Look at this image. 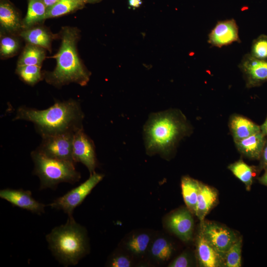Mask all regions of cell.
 Masks as SVG:
<instances>
[{
    "mask_svg": "<svg viewBox=\"0 0 267 267\" xmlns=\"http://www.w3.org/2000/svg\"><path fill=\"white\" fill-rule=\"evenodd\" d=\"M84 113L79 102L74 99L57 101L49 108L39 110L26 106L19 107L13 120L33 123L41 137L75 133L83 128Z\"/></svg>",
    "mask_w": 267,
    "mask_h": 267,
    "instance_id": "1",
    "label": "cell"
},
{
    "mask_svg": "<svg viewBox=\"0 0 267 267\" xmlns=\"http://www.w3.org/2000/svg\"><path fill=\"white\" fill-rule=\"evenodd\" d=\"M191 130L186 117L178 110L170 109L150 114L143 128L147 153L169 156Z\"/></svg>",
    "mask_w": 267,
    "mask_h": 267,
    "instance_id": "2",
    "label": "cell"
},
{
    "mask_svg": "<svg viewBox=\"0 0 267 267\" xmlns=\"http://www.w3.org/2000/svg\"><path fill=\"white\" fill-rule=\"evenodd\" d=\"M79 36L76 28H62L61 45L54 56L56 60V67L45 77L49 84L59 87L71 83L84 86L89 82L90 73L81 62L77 50Z\"/></svg>",
    "mask_w": 267,
    "mask_h": 267,
    "instance_id": "3",
    "label": "cell"
},
{
    "mask_svg": "<svg viewBox=\"0 0 267 267\" xmlns=\"http://www.w3.org/2000/svg\"><path fill=\"white\" fill-rule=\"evenodd\" d=\"M45 238L53 255L65 267L76 265L88 252L86 229L73 217L52 229Z\"/></svg>",
    "mask_w": 267,
    "mask_h": 267,
    "instance_id": "4",
    "label": "cell"
},
{
    "mask_svg": "<svg viewBox=\"0 0 267 267\" xmlns=\"http://www.w3.org/2000/svg\"><path fill=\"white\" fill-rule=\"evenodd\" d=\"M34 168L33 174L40 180L41 190L55 189L61 182L74 184L81 178L75 163L47 157L35 149L31 153Z\"/></svg>",
    "mask_w": 267,
    "mask_h": 267,
    "instance_id": "5",
    "label": "cell"
},
{
    "mask_svg": "<svg viewBox=\"0 0 267 267\" xmlns=\"http://www.w3.org/2000/svg\"><path fill=\"white\" fill-rule=\"evenodd\" d=\"M104 176L94 172L89 178L77 187L63 196L55 199L49 206L62 210L69 218H73V211L80 205L93 188L103 179Z\"/></svg>",
    "mask_w": 267,
    "mask_h": 267,
    "instance_id": "6",
    "label": "cell"
},
{
    "mask_svg": "<svg viewBox=\"0 0 267 267\" xmlns=\"http://www.w3.org/2000/svg\"><path fill=\"white\" fill-rule=\"evenodd\" d=\"M75 133L69 132L42 137V141L36 150L47 157L74 163L72 157V147Z\"/></svg>",
    "mask_w": 267,
    "mask_h": 267,
    "instance_id": "7",
    "label": "cell"
},
{
    "mask_svg": "<svg viewBox=\"0 0 267 267\" xmlns=\"http://www.w3.org/2000/svg\"><path fill=\"white\" fill-rule=\"evenodd\" d=\"M200 231L206 240L223 257L238 239L230 229L208 221L201 223Z\"/></svg>",
    "mask_w": 267,
    "mask_h": 267,
    "instance_id": "8",
    "label": "cell"
},
{
    "mask_svg": "<svg viewBox=\"0 0 267 267\" xmlns=\"http://www.w3.org/2000/svg\"><path fill=\"white\" fill-rule=\"evenodd\" d=\"M95 146L92 139L84 132L83 127L74 134L72 157L75 163L80 162L89 170L90 174L95 172L97 166Z\"/></svg>",
    "mask_w": 267,
    "mask_h": 267,
    "instance_id": "9",
    "label": "cell"
},
{
    "mask_svg": "<svg viewBox=\"0 0 267 267\" xmlns=\"http://www.w3.org/2000/svg\"><path fill=\"white\" fill-rule=\"evenodd\" d=\"M239 67L248 88L260 86L267 81V59H259L248 53L242 58Z\"/></svg>",
    "mask_w": 267,
    "mask_h": 267,
    "instance_id": "10",
    "label": "cell"
},
{
    "mask_svg": "<svg viewBox=\"0 0 267 267\" xmlns=\"http://www.w3.org/2000/svg\"><path fill=\"white\" fill-rule=\"evenodd\" d=\"M0 197L13 206L40 215L44 213L45 205L34 198L31 191L23 189L5 188L0 190Z\"/></svg>",
    "mask_w": 267,
    "mask_h": 267,
    "instance_id": "11",
    "label": "cell"
},
{
    "mask_svg": "<svg viewBox=\"0 0 267 267\" xmlns=\"http://www.w3.org/2000/svg\"><path fill=\"white\" fill-rule=\"evenodd\" d=\"M208 43L212 46L222 47L234 42H240L238 27L233 19L220 21L208 36Z\"/></svg>",
    "mask_w": 267,
    "mask_h": 267,
    "instance_id": "12",
    "label": "cell"
},
{
    "mask_svg": "<svg viewBox=\"0 0 267 267\" xmlns=\"http://www.w3.org/2000/svg\"><path fill=\"white\" fill-rule=\"evenodd\" d=\"M168 228L184 242H188L192 237L194 221L192 213L185 209L174 212L168 218Z\"/></svg>",
    "mask_w": 267,
    "mask_h": 267,
    "instance_id": "13",
    "label": "cell"
},
{
    "mask_svg": "<svg viewBox=\"0 0 267 267\" xmlns=\"http://www.w3.org/2000/svg\"><path fill=\"white\" fill-rule=\"evenodd\" d=\"M196 253L200 267H224V257L206 240L200 231L196 241Z\"/></svg>",
    "mask_w": 267,
    "mask_h": 267,
    "instance_id": "14",
    "label": "cell"
},
{
    "mask_svg": "<svg viewBox=\"0 0 267 267\" xmlns=\"http://www.w3.org/2000/svg\"><path fill=\"white\" fill-rule=\"evenodd\" d=\"M266 142V136L261 132L235 142L238 151L253 159L260 158Z\"/></svg>",
    "mask_w": 267,
    "mask_h": 267,
    "instance_id": "15",
    "label": "cell"
},
{
    "mask_svg": "<svg viewBox=\"0 0 267 267\" xmlns=\"http://www.w3.org/2000/svg\"><path fill=\"white\" fill-rule=\"evenodd\" d=\"M229 127L234 142L261 132L260 126L239 115H233L230 117Z\"/></svg>",
    "mask_w": 267,
    "mask_h": 267,
    "instance_id": "16",
    "label": "cell"
},
{
    "mask_svg": "<svg viewBox=\"0 0 267 267\" xmlns=\"http://www.w3.org/2000/svg\"><path fill=\"white\" fill-rule=\"evenodd\" d=\"M218 198L217 191L213 188L201 182L198 196L195 215L201 223L214 205Z\"/></svg>",
    "mask_w": 267,
    "mask_h": 267,
    "instance_id": "17",
    "label": "cell"
},
{
    "mask_svg": "<svg viewBox=\"0 0 267 267\" xmlns=\"http://www.w3.org/2000/svg\"><path fill=\"white\" fill-rule=\"evenodd\" d=\"M0 23L1 26L9 32L17 31L21 26L17 11L13 6L6 0L0 1Z\"/></svg>",
    "mask_w": 267,
    "mask_h": 267,
    "instance_id": "18",
    "label": "cell"
},
{
    "mask_svg": "<svg viewBox=\"0 0 267 267\" xmlns=\"http://www.w3.org/2000/svg\"><path fill=\"white\" fill-rule=\"evenodd\" d=\"M201 182L189 177H183L181 180L182 194L188 210L195 214L196 204Z\"/></svg>",
    "mask_w": 267,
    "mask_h": 267,
    "instance_id": "19",
    "label": "cell"
},
{
    "mask_svg": "<svg viewBox=\"0 0 267 267\" xmlns=\"http://www.w3.org/2000/svg\"><path fill=\"white\" fill-rule=\"evenodd\" d=\"M47 7L43 0H28L27 12L22 22L25 28H29L34 25L46 19Z\"/></svg>",
    "mask_w": 267,
    "mask_h": 267,
    "instance_id": "20",
    "label": "cell"
},
{
    "mask_svg": "<svg viewBox=\"0 0 267 267\" xmlns=\"http://www.w3.org/2000/svg\"><path fill=\"white\" fill-rule=\"evenodd\" d=\"M20 36L28 43L50 50L51 37L42 27L28 28L21 32Z\"/></svg>",
    "mask_w": 267,
    "mask_h": 267,
    "instance_id": "21",
    "label": "cell"
},
{
    "mask_svg": "<svg viewBox=\"0 0 267 267\" xmlns=\"http://www.w3.org/2000/svg\"><path fill=\"white\" fill-rule=\"evenodd\" d=\"M45 57L44 48L28 44L24 48L17 63V66L37 65L41 66Z\"/></svg>",
    "mask_w": 267,
    "mask_h": 267,
    "instance_id": "22",
    "label": "cell"
},
{
    "mask_svg": "<svg viewBox=\"0 0 267 267\" xmlns=\"http://www.w3.org/2000/svg\"><path fill=\"white\" fill-rule=\"evenodd\" d=\"M85 4L83 0H61L47 8L46 19L59 17L81 9Z\"/></svg>",
    "mask_w": 267,
    "mask_h": 267,
    "instance_id": "23",
    "label": "cell"
},
{
    "mask_svg": "<svg viewBox=\"0 0 267 267\" xmlns=\"http://www.w3.org/2000/svg\"><path fill=\"white\" fill-rule=\"evenodd\" d=\"M232 174L246 186L247 190L251 188L255 176V169L253 167L239 160L228 166Z\"/></svg>",
    "mask_w": 267,
    "mask_h": 267,
    "instance_id": "24",
    "label": "cell"
},
{
    "mask_svg": "<svg viewBox=\"0 0 267 267\" xmlns=\"http://www.w3.org/2000/svg\"><path fill=\"white\" fill-rule=\"evenodd\" d=\"M173 248L172 244L166 238L159 237L156 239L151 247V254L157 261L165 262L172 256Z\"/></svg>",
    "mask_w": 267,
    "mask_h": 267,
    "instance_id": "25",
    "label": "cell"
},
{
    "mask_svg": "<svg viewBox=\"0 0 267 267\" xmlns=\"http://www.w3.org/2000/svg\"><path fill=\"white\" fill-rule=\"evenodd\" d=\"M41 67L37 65L17 66L16 73L24 82L33 86L42 79Z\"/></svg>",
    "mask_w": 267,
    "mask_h": 267,
    "instance_id": "26",
    "label": "cell"
},
{
    "mask_svg": "<svg viewBox=\"0 0 267 267\" xmlns=\"http://www.w3.org/2000/svg\"><path fill=\"white\" fill-rule=\"evenodd\" d=\"M150 241L148 234L142 233L133 236L127 243V249L136 255L143 254L147 250Z\"/></svg>",
    "mask_w": 267,
    "mask_h": 267,
    "instance_id": "27",
    "label": "cell"
},
{
    "mask_svg": "<svg viewBox=\"0 0 267 267\" xmlns=\"http://www.w3.org/2000/svg\"><path fill=\"white\" fill-rule=\"evenodd\" d=\"M242 239L239 238L224 255V266L240 267L241 266Z\"/></svg>",
    "mask_w": 267,
    "mask_h": 267,
    "instance_id": "28",
    "label": "cell"
},
{
    "mask_svg": "<svg viewBox=\"0 0 267 267\" xmlns=\"http://www.w3.org/2000/svg\"><path fill=\"white\" fill-rule=\"evenodd\" d=\"M250 54L259 59H267V35H261L253 41Z\"/></svg>",
    "mask_w": 267,
    "mask_h": 267,
    "instance_id": "29",
    "label": "cell"
},
{
    "mask_svg": "<svg viewBox=\"0 0 267 267\" xmlns=\"http://www.w3.org/2000/svg\"><path fill=\"white\" fill-rule=\"evenodd\" d=\"M19 44L17 40L10 36H2L0 39V52L2 57L13 55L17 51Z\"/></svg>",
    "mask_w": 267,
    "mask_h": 267,
    "instance_id": "30",
    "label": "cell"
},
{
    "mask_svg": "<svg viewBox=\"0 0 267 267\" xmlns=\"http://www.w3.org/2000/svg\"><path fill=\"white\" fill-rule=\"evenodd\" d=\"M190 266H191V261L186 253H182L169 265L170 267H188Z\"/></svg>",
    "mask_w": 267,
    "mask_h": 267,
    "instance_id": "31",
    "label": "cell"
},
{
    "mask_svg": "<svg viewBox=\"0 0 267 267\" xmlns=\"http://www.w3.org/2000/svg\"><path fill=\"white\" fill-rule=\"evenodd\" d=\"M131 265V261L127 257L121 255L113 258L109 264L112 267H129Z\"/></svg>",
    "mask_w": 267,
    "mask_h": 267,
    "instance_id": "32",
    "label": "cell"
},
{
    "mask_svg": "<svg viewBox=\"0 0 267 267\" xmlns=\"http://www.w3.org/2000/svg\"><path fill=\"white\" fill-rule=\"evenodd\" d=\"M260 167L261 168H267V141H266L263 148L261 157Z\"/></svg>",
    "mask_w": 267,
    "mask_h": 267,
    "instance_id": "33",
    "label": "cell"
},
{
    "mask_svg": "<svg viewBox=\"0 0 267 267\" xmlns=\"http://www.w3.org/2000/svg\"><path fill=\"white\" fill-rule=\"evenodd\" d=\"M142 3V0H128L129 5L133 8L139 7Z\"/></svg>",
    "mask_w": 267,
    "mask_h": 267,
    "instance_id": "34",
    "label": "cell"
},
{
    "mask_svg": "<svg viewBox=\"0 0 267 267\" xmlns=\"http://www.w3.org/2000/svg\"><path fill=\"white\" fill-rule=\"evenodd\" d=\"M266 169L265 173L259 178V181L261 183L267 186V168Z\"/></svg>",
    "mask_w": 267,
    "mask_h": 267,
    "instance_id": "35",
    "label": "cell"
},
{
    "mask_svg": "<svg viewBox=\"0 0 267 267\" xmlns=\"http://www.w3.org/2000/svg\"><path fill=\"white\" fill-rule=\"evenodd\" d=\"M261 132L266 136H267V117L264 123L260 126Z\"/></svg>",
    "mask_w": 267,
    "mask_h": 267,
    "instance_id": "36",
    "label": "cell"
},
{
    "mask_svg": "<svg viewBox=\"0 0 267 267\" xmlns=\"http://www.w3.org/2000/svg\"><path fill=\"white\" fill-rule=\"evenodd\" d=\"M61 0H43L47 8L49 7Z\"/></svg>",
    "mask_w": 267,
    "mask_h": 267,
    "instance_id": "37",
    "label": "cell"
},
{
    "mask_svg": "<svg viewBox=\"0 0 267 267\" xmlns=\"http://www.w3.org/2000/svg\"><path fill=\"white\" fill-rule=\"evenodd\" d=\"M85 3H95L100 1L101 0H83Z\"/></svg>",
    "mask_w": 267,
    "mask_h": 267,
    "instance_id": "38",
    "label": "cell"
}]
</instances>
